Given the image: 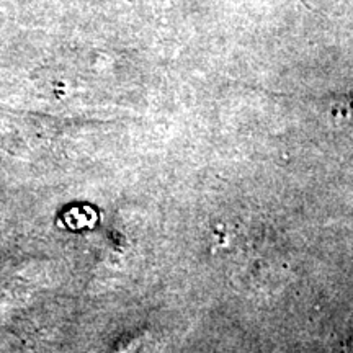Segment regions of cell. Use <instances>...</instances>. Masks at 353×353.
<instances>
[{
	"label": "cell",
	"mask_w": 353,
	"mask_h": 353,
	"mask_svg": "<svg viewBox=\"0 0 353 353\" xmlns=\"http://www.w3.org/2000/svg\"><path fill=\"white\" fill-rule=\"evenodd\" d=\"M345 120H348L350 123H353V103H350V105H347L345 107Z\"/></svg>",
	"instance_id": "cell-1"
}]
</instances>
